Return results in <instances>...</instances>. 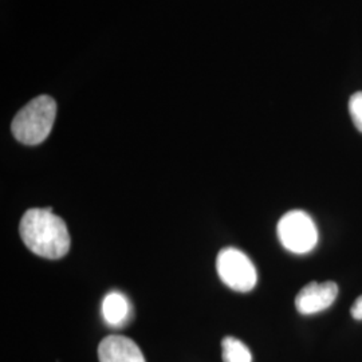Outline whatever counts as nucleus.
<instances>
[{
  "label": "nucleus",
  "instance_id": "obj_1",
  "mask_svg": "<svg viewBox=\"0 0 362 362\" xmlns=\"http://www.w3.org/2000/svg\"><path fill=\"white\" fill-rule=\"evenodd\" d=\"M19 233L27 248L42 258H62L70 250L66 223L52 208L28 209L21 220Z\"/></svg>",
  "mask_w": 362,
  "mask_h": 362
},
{
  "label": "nucleus",
  "instance_id": "obj_10",
  "mask_svg": "<svg viewBox=\"0 0 362 362\" xmlns=\"http://www.w3.org/2000/svg\"><path fill=\"white\" fill-rule=\"evenodd\" d=\"M351 317L354 318V320H357V321H362V296L361 297L357 298L356 299V302H354V305L351 306Z\"/></svg>",
  "mask_w": 362,
  "mask_h": 362
},
{
  "label": "nucleus",
  "instance_id": "obj_8",
  "mask_svg": "<svg viewBox=\"0 0 362 362\" xmlns=\"http://www.w3.org/2000/svg\"><path fill=\"white\" fill-rule=\"evenodd\" d=\"M223 362H252V354L246 345L233 338L226 337L221 342Z\"/></svg>",
  "mask_w": 362,
  "mask_h": 362
},
{
  "label": "nucleus",
  "instance_id": "obj_2",
  "mask_svg": "<svg viewBox=\"0 0 362 362\" xmlns=\"http://www.w3.org/2000/svg\"><path fill=\"white\" fill-rule=\"evenodd\" d=\"M57 116V104L50 95H39L23 106L13 117V137L25 145L43 143L52 129Z\"/></svg>",
  "mask_w": 362,
  "mask_h": 362
},
{
  "label": "nucleus",
  "instance_id": "obj_4",
  "mask_svg": "<svg viewBox=\"0 0 362 362\" xmlns=\"http://www.w3.org/2000/svg\"><path fill=\"white\" fill-rule=\"evenodd\" d=\"M216 270L221 282L239 293L251 291L258 282L254 263L238 248L226 247L218 254Z\"/></svg>",
  "mask_w": 362,
  "mask_h": 362
},
{
  "label": "nucleus",
  "instance_id": "obj_5",
  "mask_svg": "<svg viewBox=\"0 0 362 362\" xmlns=\"http://www.w3.org/2000/svg\"><path fill=\"white\" fill-rule=\"evenodd\" d=\"M338 296V286L329 281L324 284L310 282L296 298V308L303 315H311L329 309Z\"/></svg>",
  "mask_w": 362,
  "mask_h": 362
},
{
  "label": "nucleus",
  "instance_id": "obj_6",
  "mask_svg": "<svg viewBox=\"0 0 362 362\" xmlns=\"http://www.w3.org/2000/svg\"><path fill=\"white\" fill-rule=\"evenodd\" d=\"M100 362H146L139 345L128 337L107 336L98 346Z\"/></svg>",
  "mask_w": 362,
  "mask_h": 362
},
{
  "label": "nucleus",
  "instance_id": "obj_3",
  "mask_svg": "<svg viewBox=\"0 0 362 362\" xmlns=\"http://www.w3.org/2000/svg\"><path fill=\"white\" fill-rule=\"evenodd\" d=\"M276 233L282 246L298 255L310 252L318 243V230L314 220L299 209L290 211L281 218Z\"/></svg>",
  "mask_w": 362,
  "mask_h": 362
},
{
  "label": "nucleus",
  "instance_id": "obj_9",
  "mask_svg": "<svg viewBox=\"0 0 362 362\" xmlns=\"http://www.w3.org/2000/svg\"><path fill=\"white\" fill-rule=\"evenodd\" d=\"M349 112L353 124L362 133V91H357L350 97Z\"/></svg>",
  "mask_w": 362,
  "mask_h": 362
},
{
  "label": "nucleus",
  "instance_id": "obj_7",
  "mask_svg": "<svg viewBox=\"0 0 362 362\" xmlns=\"http://www.w3.org/2000/svg\"><path fill=\"white\" fill-rule=\"evenodd\" d=\"M101 310L105 322L113 327L125 326L132 318L129 299L118 291H112L105 296Z\"/></svg>",
  "mask_w": 362,
  "mask_h": 362
}]
</instances>
